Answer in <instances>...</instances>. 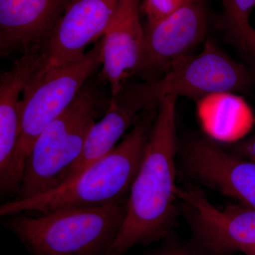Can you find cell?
Instances as JSON below:
<instances>
[{"label": "cell", "instance_id": "obj_17", "mask_svg": "<svg viewBox=\"0 0 255 255\" xmlns=\"http://www.w3.org/2000/svg\"><path fill=\"white\" fill-rule=\"evenodd\" d=\"M148 255H196L194 252L173 243H165Z\"/></svg>", "mask_w": 255, "mask_h": 255}, {"label": "cell", "instance_id": "obj_11", "mask_svg": "<svg viewBox=\"0 0 255 255\" xmlns=\"http://www.w3.org/2000/svg\"><path fill=\"white\" fill-rule=\"evenodd\" d=\"M140 0H119L102 37V75L117 95L138 73L145 46V28L140 21Z\"/></svg>", "mask_w": 255, "mask_h": 255}, {"label": "cell", "instance_id": "obj_5", "mask_svg": "<svg viewBox=\"0 0 255 255\" xmlns=\"http://www.w3.org/2000/svg\"><path fill=\"white\" fill-rule=\"evenodd\" d=\"M102 38L81 59L55 68H40L28 81L19 104L18 155L24 169L37 137L73 103L89 79L102 66Z\"/></svg>", "mask_w": 255, "mask_h": 255}, {"label": "cell", "instance_id": "obj_7", "mask_svg": "<svg viewBox=\"0 0 255 255\" xmlns=\"http://www.w3.org/2000/svg\"><path fill=\"white\" fill-rule=\"evenodd\" d=\"M176 194L190 226L196 255H230L255 246V209L241 204L216 207L191 182L177 185Z\"/></svg>", "mask_w": 255, "mask_h": 255}, {"label": "cell", "instance_id": "obj_4", "mask_svg": "<svg viewBox=\"0 0 255 255\" xmlns=\"http://www.w3.org/2000/svg\"><path fill=\"white\" fill-rule=\"evenodd\" d=\"M127 204L3 217L30 255H106L125 219Z\"/></svg>", "mask_w": 255, "mask_h": 255}, {"label": "cell", "instance_id": "obj_8", "mask_svg": "<svg viewBox=\"0 0 255 255\" xmlns=\"http://www.w3.org/2000/svg\"><path fill=\"white\" fill-rule=\"evenodd\" d=\"M177 165L198 185L255 209V162L233 153L207 137L193 136L179 145Z\"/></svg>", "mask_w": 255, "mask_h": 255}, {"label": "cell", "instance_id": "obj_18", "mask_svg": "<svg viewBox=\"0 0 255 255\" xmlns=\"http://www.w3.org/2000/svg\"><path fill=\"white\" fill-rule=\"evenodd\" d=\"M238 253H243L245 255H255V246L243 247Z\"/></svg>", "mask_w": 255, "mask_h": 255}, {"label": "cell", "instance_id": "obj_15", "mask_svg": "<svg viewBox=\"0 0 255 255\" xmlns=\"http://www.w3.org/2000/svg\"><path fill=\"white\" fill-rule=\"evenodd\" d=\"M190 0H143L140 11L145 15L146 25L154 24L180 9Z\"/></svg>", "mask_w": 255, "mask_h": 255}, {"label": "cell", "instance_id": "obj_16", "mask_svg": "<svg viewBox=\"0 0 255 255\" xmlns=\"http://www.w3.org/2000/svg\"><path fill=\"white\" fill-rule=\"evenodd\" d=\"M226 148L240 157L255 162V134Z\"/></svg>", "mask_w": 255, "mask_h": 255}, {"label": "cell", "instance_id": "obj_19", "mask_svg": "<svg viewBox=\"0 0 255 255\" xmlns=\"http://www.w3.org/2000/svg\"><path fill=\"white\" fill-rule=\"evenodd\" d=\"M130 85H131V83H130ZM131 87H132V85H131ZM133 92H134V91H133ZM134 93H135V92H134ZM136 96H137V95H136ZM137 98H138V97H137ZM138 99H139V98H138ZM139 100H140V99H139ZM141 102H142V101H141ZM145 107H146V106H145ZM147 109H148V108H147Z\"/></svg>", "mask_w": 255, "mask_h": 255}, {"label": "cell", "instance_id": "obj_12", "mask_svg": "<svg viewBox=\"0 0 255 255\" xmlns=\"http://www.w3.org/2000/svg\"><path fill=\"white\" fill-rule=\"evenodd\" d=\"M71 0H0L1 56L43 50Z\"/></svg>", "mask_w": 255, "mask_h": 255}, {"label": "cell", "instance_id": "obj_3", "mask_svg": "<svg viewBox=\"0 0 255 255\" xmlns=\"http://www.w3.org/2000/svg\"><path fill=\"white\" fill-rule=\"evenodd\" d=\"M110 98L100 85L88 81L68 108L37 137L25 164L22 182L14 199L46 194L63 184L80 157L87 135L104 115Z\"/></svg>", "mask_w": 255, "mask_h": 255}, {"label": "cell", "instance_id": "obj_14", "mask_svg": "<svg viewBox=\"0 0 255 255\" xmlns=\"http://www.w3.org/2000/svg\"><path fill=\"white\" fill-rule=\"evenodd\" d=\"M225 28L251 63H255V29L250 23L255 0H222Z\"/></svg>", "mask_w": 255, "mask_h": 255}, {"label": "cell", "instance_id": "obj_10", "mask_svg": "<svg viewBox=\"0 0 255 255\" xmlns=\"http://www.w3.org/2000/svg\"><path fill=\"white\" fill-rule=\"evenodd\" d=\"M119 0H71L43 50L48 69L83 58L87 47L105 35Z\"/></svg>", "mask_w": 255, "mask_h": 255}, {"label": "cell", "instance_id": "obj_2", "mask_svg": "<svg viewBox=\"0 0 255 255\" xmlns=\"http://www.w3.org/2000/svg\"><path fill=\"white\" fill-rule=\"evenodd\" d=\"M157 113V107L145 111L112 152L77 177L46 194L1 204L0 216L18 213L43 215L127 204Z\"/></svg>", "mask_w": 255, "mask_h": 255}, {"label": "cell", "instance_id": "obj_6", "mask_svg": "<svg viewBox=\"0 0 255 255\" xmlns=\"http://www.w3.org/2000/svg\"><path fill=\"white\" fill-rule=\"evenodd\" d=\"M254 82V75L244 65L209 39L199 54L188 57L157 80L135 83V87L146 104L154 107L165 96L197 99L245 92Z\"/></svg>", "mask_w": 255, "mask_h": 255}, {"label": "cell", "instance_id": "obj_9", "mask_svg": "<svg viewBox=\"0 0 255 255\" xmlns=\"http://www.w3.org/2000/svg\"><path fill=\"white\" fill-rule=\"evenodd\" d=\"M208 14L204 0H190L154 24L146 25L145 46L138 75L145 81L162 77L191 56L205 39Z\"/></svg>", "mask_w": 255, "mask_h": 255}, {"label": "cell", "instance_id": "obj_1", "mask_svg": "<svg viewBox=\"0 0 255 255\" xmlns=\"http://www.w3.org/2000/svg\"><path fill=\"white\" fill-rule=\"evenodd\" d=\"M177 97L159 99L145 155L127 202L125 219L106 255H126L137 246L167 238L179 214L176 178L179 142Z\"/></svg>", "mask_w": 255, "mask_h": 255}, {"label": "cell", "instance_id": "obj_13", "mask_svg": "<svg viewBox=\"0 0 255 255\" xmlns=\"http://www.w3.org/2000/svg\"><path fill=\"white\" fill-rule=\"evenodd\" d=\"M145 111L125 88L111 96L107 110L92 127L81 155L69 169L63 184L112 152Z\"/></svg>", "mask_w": 255, "mask_h": 255}]
</instances>
